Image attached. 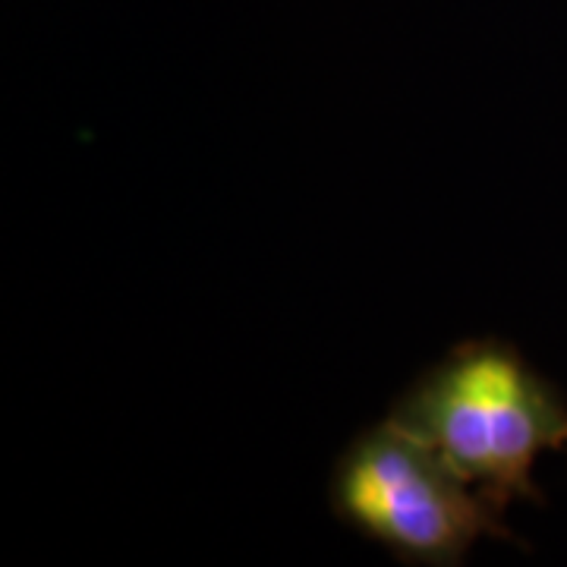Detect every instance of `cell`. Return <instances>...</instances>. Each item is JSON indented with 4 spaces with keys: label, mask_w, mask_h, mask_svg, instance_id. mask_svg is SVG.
Listing matches in <instances>:
<instances>
[{
    "label": "cell",
    "mask_w": 567,
    "mask_h": 567,
    "mask_svg": "<svg viewBox=\"0 0 567 567\" xmlns=\"http://www.w3.org/2000/svg\"><path fill=\"white\" fill-rule=\"evenodd\" d=\"M388 416L502 511L546 502L536 464L567 451L565 398L517 347L495 338L447 350Z\"/></svg>",
    "instance_id": "6da1fadb"
},
{
    "label": "cell",
    "mask_w": 567,
    "mask_h": 567,
    "mask_svg": "<svg viewBox=\"0 0 567 567\" xmlns=\"http://www.w3.org/2000/svg\"><path fill=\"white\" fill-rule=\"evenodd\" d=\"M331 505L347 527L410 565H464L483 539L514 543L505 511L391 416L347 445Z\"/></svg>",
    "instance_id": "7a4b0ae2"
}]
</instances>
